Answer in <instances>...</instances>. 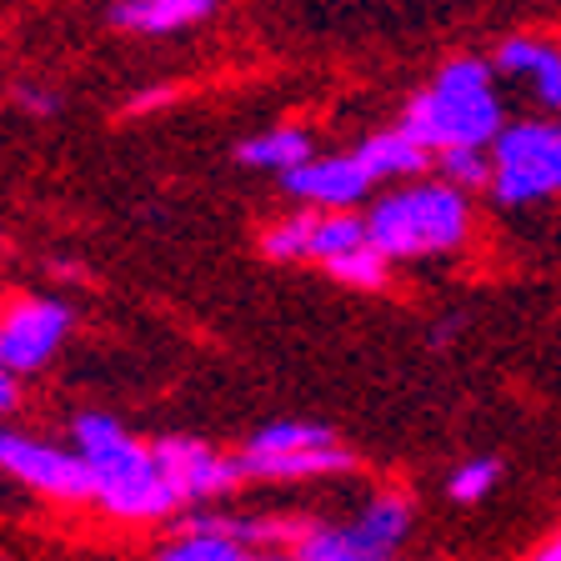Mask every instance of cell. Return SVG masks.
<instances>
[{"mask_svg": "<svg viewBox=\"0 0 561 561\" xmlns=\"http://www.w3.org/2000/svg\"><path fill=\"white\" fill-rule=\"evenodd\" d=\"M70 336V306L56 296H21L0 306V366L11 376H31Z\"/></svg>", "mask_w": 561, "mask_h": 561, "instance_id": "cell-6", "label": "cell"}, {"mask_svg": "<svg viewBox=\"0 0 561 561\" xmlns=\"http://www.w3.org/2000/svg\"><path fill=\"white\" fill-rule=\"evenodd\" d=\"M526 561H561V537H551L547 547H537V551H531V557H526Z\"/></svg>", "mask_w": 561, "mask_h": 561, "instance_id": "cell-23", "label": "cell"}, {"mask_svg": "<svg viewBox=\"0 0 561 561\" xmlns=\"http://www.w3.org/2000/svg\"><path fill=\"white\" fill-rule=\"evenodd\" d=\"M411 531V502L401 491H376L341 526H306L296 537V561H391Z\"/></svg>", "mask_w": 561, "mask_h": 561, "instance_id": "cell-5", "label": "cell"}, {"mask_svg": "<svg viewBox=\"0 0 561 561\" xmlns=\"http://www.w3.org/2000/svg\"><path fill=\"white\" fill-rule=\"evenodd\" d=\"M356 156H362V165L371 171V181H407V175H416V171L432 165V151H426L407 126L366 136L362 146H356Z\"/></svg>", "mask_w": 561, "mask_h": 561, "instance_id": "cell-14", "label": "cell"}, {"mask_svg": "<svg viewBox=\"0 0 561 561\" xmlns=\"http://www.w3.org/2000/svg\"><path fill=\"white\" fill-rule=\"evenodd\" d=\"M311 156H316L311 136H306L301 126H271V130H261V136L236 146V161L241 165H251V171H276V175L296 171V165L311 161Z\"/></svg>", "mask_w": 561, "mask_h": 561, "instance_id": "cell-15", "label": "cell"}, {"mask_svg": "<svg viewBox=\"0 0 561 561\" xmlns=\"http://www.w3.org/2000/svg\"><path fill=\"white\" fill-rule=\"evenodd\" d=\"M280 186H286V196L301 201V206L351 210V206H362V201L371 196L376 181L362 165V156L341 151V156H311V161H301L296 171L280 175Z\"/></svg>", "mask_w": 561, "mask_h": 561, "instance_id": "cell-9", "label": "cell"}, {"mask_svg": "<svg viewBox=\"0 0 561 561\" xmlns=\"http://www.w3.org/2000/svg\"><path fill=\"white\" fill-rule=\"evenodd\" d=\"M15 105L31 111V116H56L60 111V95L50 85H15Z\"/></svg>", "mask_w": 561, "mask_h": 561, "instance_id": "cell-21", "label": "cell"}, {"mask_svg": "<svg viewBox=\"0 0 561 561\" xmlns=\"http://www.w3.org/2000/svg\"><path fill=\"white\" fill-rule=\"evenodd\" d=\"M436 161H442V175L451 181V186H486L491 181V156L486 146H451V151H436Z\"/></svg>", "mask_w": 561, "mask_h": 561, "instance_id": "cell-19", "label": "cell"}, {"mask_svg": "<svg viewBox=\"0 0 561 561\" xmlns=\"http://www.w3.org/2000/svg\"><path fill=\"white\" fill-rule=\"evenodd\" d=\"M491 66L512 81H531V95L547 111H561V46L537 41V35H512V41H502Z\"/></svg>", "mask_w": 561, "mask_h": 561, "instance_id": "cell-11", "label": "cell"}, {"mask_svg": "<svg viewBox=\"0 0 561 561\" xmlns=\"http://www.w3.org/2000/svg\"><path fill=\"white\" fill-rule=\"evenodd\" d=\"M161 561H296V557L280 547H251V541L221 537V531L175 526V537L161 547Z\"/></svg>", "mask_w": 561, "mask_h": 561, "instance_id": "cell-13", "label": "cell"}, {"mask_svg": "<svg viewBox=\"0 0 561 561\" xmlns=\"http://www.w3.org/2000/svg\"><path fill=\"white\" fill-rule=\"evenodd\" d=\"M216 5L221 0H116L111 5V25L130 35H175L210 21Z\"/></svg>", "mask_w": 561, "mask_h": 561, "instance_id": "cell-12", "label": "cell"}, {"mask_svg": "<svg viewBox=\"0 0 561 561\" xmlns=\"http://www.w3.org/2000/svg\"><path fill=\"white\" fill-rule=\"evenodd\" d=\"M366 236L386 261H432L461 251L471 236L467 191L451 181H407L366 210Z\"/></svg>", "mask_w": 561, "mask_h": 561, "instance_id": "cell-3", "label": "cell"}, {"mask_svg": "<svg viewBox=\"0 0 561 561\" xmlns=\"http://www.w3.org/2000/svg\"><path fill=\"white\" fill-rule=\"evenodd\" d=\"M491 196L502 206H537L561 196V121H512L486 146Z\"/></svg>", "mask_w": 561, "mask_h": 561, "instance_id": "cell-4", "label": "cell"}, {"mask_svg": "<svg viewBox=\"0 0 561 561\" xmlns=\"http://www.w3.org/2000/svg\"><path fill=\"white\" fill-rule=\"evenodd\" d=\"M371 241L366 236V216H351V210H311V236H306V261H321L327 266L331 256L351 251V245Z\"/></svg>", "mask_w": 561, "mask_h": 561, "instance_id": "cell-16", "label": "cell"}, {"mask_svg": "<svg viewBox=\"0 0 561 561\" xmlns=\"http://www.w3.org/2000/svg\"><path fill=\"white\" fill-rule=\"evenodd\" d=\"M496 481H502V461L496 456H471V461H461L451 471L446 491H451V502L471 506V502H486L491 491H496Z\"/></svg>", "mask_w": 561, "mask_h": 561, "instance_id": "cell-18", "label": "cell"}, {"mask_svg": "<svg viewBox=\"0 0 561 561\" xmlns=\"http://www.w3.org/2000/svg\"><path fill=\"white\" fill-rule=\"evenodd\" d=\"M76 451L91 467V502H101L121 522H161L181 512V496L171 491L165 471L156 467V451L121 426L105 411H81L76 426Z\"/></svg>", "mask_w": 561, "mask_h": 561, "instance_id": "cell-1", "label": "cell"}, {"mask_svg": "<svg viewBox=\"0 0 561 561\" xmlns=\"http://www.w3.org/2000/svg\"><path fill=\"white\" fill-rule=\"evenodd\" d=\"M401 126L426 146V151H451V146H491L506 126L502 95H496V66L481 56H456L432 76V85L411 95Z\"/></svg>", "mask_w": 561, "mask_h": 561, "instance_id": "cell-2", "label": "cell"}, {"mask_svg": "<svg viewBox=\"0 0 561 561\" xmlns=\"http://www.w3.org/2000/svg\"><path fill=\"white\" fill-rule=\"evenodd\" d=\"M151 451H156V467L171 481V491L181 496V506L221 502L241 481V461L196 442V436H161V442H151Z\"/></svg>", "mask_w": 561, "mask_h": 561, "instance_id": "cell-8", "label": "cell"}, {"mask_svg": "<svg viewBox=\"0 0 561 561\" xmlns=\"http://www.w3.org/2000/svg\"><path fill=\"white\" fill-rule=\"evenodd\" d=\"M306 236H311V210L271 226V231L261 236V251H266L271 261H306Z\"/></svg>", "mask_w": 561, "mask_h": 561, "instance_id": "cell-20", "label": "cell"}, {"mask_svg": "<svg viewBox=\"0 0 561 561\" xmlns=\"http://www.w3.org/2000/svg\"><path fill=\"white\" fill-rule=\"evenodd\" d=\"M15 401H21V376H11L5 366H0V416L15 411Z\"/></svg>", "mask_w": 561, "mask_h": 561, "instance_id": "cell-22", "label": "cell"}, {"mask_svg": "<svg viewBox=\"0 0 561 561\" xmlns=\"http://www.w3.org/2000/svg\"><path fill=\"white\" fill-rule=\"evenodd\" d=\"M327 271L341 280V286H356V291H381L386 276H391V261H386L371 241H362V245H351V251H341V256H331Z\"/></svg>", "mask_w": 561, "mask_h": 561, "instance_id": "cell-17", "label": "cell"}, {"mask_svg": "<svg viewBox=\"0 0 561 561\" xmlns=\"http://www.w3.org/2000/svg\"><path fill=\"white\" fill-rule=\"evenodd\" d=\"M241 477L256 481H306V477H341L356 467V456L341 442L327 446H296V451H241Z\"/></svg>", "mask_w": 561, "mask_h": 561, "instance_id": "cell-10", "label": "cell"}, {"mask_svg": "<svg viewBox=\"0 0 561 561\" xmlns=\"http://www.w3.org/2000/svg\"><path fill=\"white\" fill-rule=\"evenodd\" d=\"M0 471L56 502H91V467L81 461V451H66V446L0 432Z\"/></svg>", "mask_w": 561, "mask_h": 561, "instance_id": "cell-7", "label": "cell"}]
</instances>
